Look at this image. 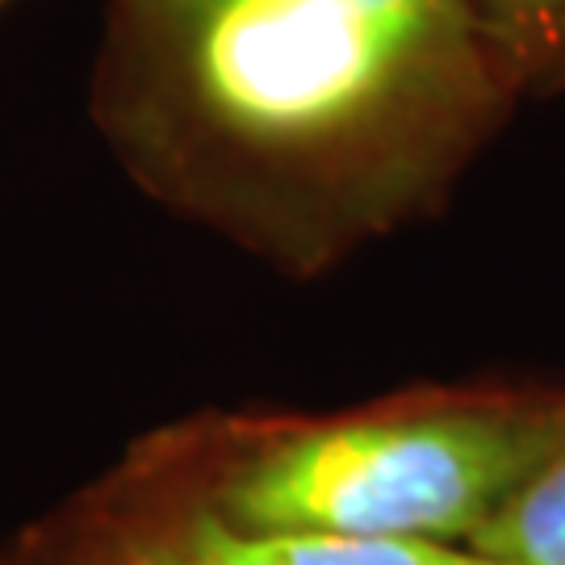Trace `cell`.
<instances>
[{"mask_svg":"<svg viewBox=\"0 0 565 565\" xmlns=\"http://www.w3.org/2000/svg\"><path fill=\"white\" fill-rule=\"evenodd\" d=\"M503 97L465 0H109L93 109L147 198L319 277L445 198Z\"/></svg>","mask_w":565,"mask_h":565,"instance_id":"cell-1","label":"cell"},{"mask_svg":"<svg viewBox=\"0 0 565 565\" xmlns=\"http://www.w3.org/2000/svg\"><path fill=\"white\" fill-rule=\"evenodd\" d=\"M565 445V398L406 394L310 419H202L151 448L235 532L469 545Z\"/></svg>","mask_w":565,"mask_h":565,"instance_id":"cell-2","label":"cell"},{"mask_svg":"<svg viewBox=\"0 0 565 565\" xmlns=\"http://www.w3.org/2000/svg\"><path fill=\"white\" fill-rule=\"evenodd\" d=\"M0 565H198V557L177 490L139 445L93 490L13 536Z\"/></svg>","mask_w":565,"mask_h":565,"instance_id":"cell-3","label":"cell"},{"mask_svg":"<svg viewBox=\"0 0 565 565\" xmlns=\"http://www.w3.org/2000/svg\"><path fill=\"white\" fill-rule=\"evenodd\" d=\"M163 478L172 482L184 511V532L198 565H499L469 545H415V541H348V536H281V532H235L210 520L202 507L184 494L172 469L151 448Z\"/></svg>","mask_w":565,"mask_h":565,"instance_id":"cell-4","label":"cell"},{"mask_svg":"<svg viewBox=\"0 0 565 565\" xmlns=\"http://www.w3.org/2000/svg\"><path fill=\"white\" fill-rule=\"evenodd\" d=\"M507 88L565 84V0H465Z\"/></svg>","mask_w":565,"mask_h":565,"instance_id":"cell-5","label":"cell"},{"mask_svg":"<svg viewBox=\"0 0 565 565\" xmlns=\"http://www.w3.org/2000/svg\"><path fill=\"white\" fill-rule=\"evenodd\" d=\"M499 565H565V445L469 541Z\"/></svg>","mask_w":565,"mask_h":565,"instance_id":"cell-6","label":"cell"},{"mask_svg":"<svg viewBox=\"0 0 565 565\" xmlns=\"http://www.w3.org/2000/svg\"><path fill=\"white\" fill-rule=\"evenodd\" d=\"M0 4H4V0H0Z\"/></svg>","mask_w":565,"mask_h":565,"instance_id":"cell-7","label":"cell"}]
</instances>
